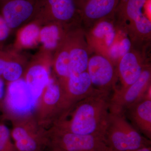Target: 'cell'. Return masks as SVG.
Segmentation results:
<instances>
[{"label": "cell", "instance_id": "cell-18", "mask_svg": "<svg viewBox=\"0 0 151 151\" xmlns=\"http://www.w3.org/2000/svg\"><path fill=\"white\" fill-rule=\"evenodd\" d=\"M52 12L58 22L64 25L75 22L81 24V20L74 0H48Z\"/></svg>", "mask_w": 151, "mask_h": 151}, {"label": "cell", "instance_id": "cell-6", "mask_svg": "<svg viewBox=\"0 0 151 151\" xmlns=\"http://www.w3.org/2000/svg\"><path fill=\"white\" fill-rule=\"evenodd\" d=\"M49 147L64 151H108L104 137L78 134L50 127L47 129Z\"/></svg>", "mask_w": 151, "mask_h": 151}, {"label": "cell", "instance_id": "cell-11", "mask_svg": "<svg viewBox=\"0 0 151 151\" xmlns=\"http://www.w3.org/2000/svg\"><path fill=\"white\" fill-rule=\"evenodd\" d=\"M85 31L87 42L92 53L108 56L119 32L114 16L100 20Z\"/></svg>", "mask_w": 151, "mask_h": 151}, {"label": "cell", "instance_id": "cell-24", "mask_svg": "<svg viewBox=\"0 0 151 151\" xmlns=\"http://www.w3.org/2000/svg\"><path fill=\"white\" fill-rule=\"evenodd\" d=\"M9 28L3 17H0V42L5 40L8 36Z\"/></svg>", "mask_w": 151, "mask_h": 151}, {"label": "cell", "instance_id": "cell-25", "mask_svg": "<svg viewBox=\"0 0 151 151\" xmlns=\"http://www.w3.org/2000/svg\"><path fill=\"white\" fill-rule=\"evenodd\" d=\"M5 92L6 88L4 81L1 77H0V111L1 108L3 100L4 98Z\"/></svg>", "mask_w": 151, "mask_h": 151}, {"label": "cell", "instance_id": "cell-26", "mask_svg": "<svg viewBox=\"0 0 151 151\" xmlns=\"http://www.w3.org/2000/svg\"><path fill=\"white\" fill-rule=\"evenodd\" d=\"M7 60L8 59L5 57L0 55V77L1 78Z\"/></svg>", "mask_w": 151, "mask_h": 151}, {"label": "cell", "instance_id": "cell-17", "mask_svg": "<svg viewBox=\"0 0 151 151\" xmlns=\"http://www.w3.org/2000/svg\"><path fill=\"white\" fill-rule=\"evenodd\" d=\"M32 5L25 0H15L3 8V18L10 29L16 28L26 20L32 14Z\"/></svg>", "mask_w": 151, "mask_h": 151}, {"label": "cell", "instance_id": "cell-28", "mask_svg": "<svg viewBox=\"0 0 151 151\" xmlns=\"http://www.w3.org/2000/svg\"><path fill=\"white\" fill-rule=\"evenodd\" d=\"M51 151H64L62 150H60V149L54 148H50Z\"/></svg>", "mask_w": 151, "mask_h": 151}, {"label": "cell", "instance_id": "cell-13", "mask_svg": "<svg viewBox=\"0 0 151 151\" xmlns=\"http://www.w3.org/2000/svg\"><path fill=\"white\" fill-rule=\"evenodd\" d=\"M150 64L147 60L145 52L131 47L116 63L119 81L121 82L119 89L127 88L140 77L143 70Z\"/></svg>", "mask_w": 151, "mask_h": 151}, {"label": "cell", "instance_id": "cell-29", "mask_svg": "<svg viewBox=\"0 0 151 151\" xmlns=\"http://www.w3.org/2000/svg\"><path fill=\"white\" fill-rule=\"evenodd\" d=\"M108 151H110V150H108Z\"/></svg>", "mask_w": 151, "mask_h": 151}, {"label": "cell", "instance_id": "cell-14", "mask_svg": "<svg viewBox=\"0 0 151 151\" xmlns=\"http://www.w3.org/2000/svg\"><path fill=\"white\" fill-rule=\"evenodd\" d=\"M81 18V26L89 29L102 19L114 16L120 0H74Z\"/></svg>", "mask_w": 151, "mask_h": 151}, {"label": "cell", "instance_id": "cell-8", "mask_svg": "<svg viewBox=\"0 0 151 151\" xmlns=\"http://www.w3.org/2000/svg\"><path fill=\"white\" fill-rule=\"evenodd\" d=\"M86 71L95 89L111 93L118 88L116 65L108 56L94 53L89 58Z\"/></svg>", "mask_w": 151, "mask_h": 151}, {"label": "cell", "instance_id": "cell-9", "mask_svg": "<svg viewBox=\"0 0 151 151\" xmlns=\"http://www.w3.org/2000/svg\"><path fill=\"white\" fill-rule=\"evenodd\" d=\"M151 86L150 64L147 65L140 77L126 89H117L110 99V111L124 113L128 108L145 97Z\"/></svg>", "mask_w": 151, "mask_h": 151}, {"label": "cell", "instance_id": "cell-23", "mask_svg": "<svg viewBox=\"0 0 151 151\" xmlns=\"http://www.w3.org/2000/svg\"><path fill=\"white\" fill-rule=\"evenodd\" d=\"M0 151H17L11 137V131L0 122Z\"/></svg>", "mask_w": 151, "mask_h": 151}, {"label": "cell", "instance_id": "cell-1", "mask_svg": "<svg viewBox=\"0 0 151 151\" xmlns=\"http://www.w3.org/2000/svg\"><path fill=\"white\" fill-rule=\"evenodd\" d=\"M110 94L97 90L76 103L50 127L78 134L104 137L110 114Z\"/></svg>", "mask_w": 151, "mask_h": 151}, {"label": "cell", "instance_id": "cell-12", "mask_svg": "<svg viewBox=\"0 0 151 151\" xmlns=\"http://www.w3.org/2000/svg\"><path fill=\"white\" fill-rule=\"evenodd\" d=\"M66 40L72 73L86 71L89 58L92 52L87 42L84 28L79 25L73 30L68 32Z\"/></svg>", "mask_w": 151, "mask_h": 151}, {"label": "cell", "instance_id": "cell-19", "mask_svg": "<svg viewBox=\"0 0 151 151\" xmlns=\"http://www.w3.org/2000/svg\"><path fill=\"white\" fill-rule=\"evenodd\" d=\"M63 25H64L59 23L49 25L40 29V41L45 48L53 50L61 46L68 33L63 30Z\"/></svg>", "mask_w": 151, "mask_h": 151}, {"label": "cell", "instance_id": "cell-10", "mask_svg": "<svg viewBox=\"0 0 151 151\" xmlns=\"http://www.w3.org/2000/svg\"><path fill=\"white\" fill-rule=\"evenodd\" d=\"M58 81L61 89L62 115L98 90L93 86L86 71L72 73L67 78L58 79Z\"/></svg>", "mask_w": 151, "mask_h": 151}, {"label": "cell", "instance_id": "cell-16", "mask_svg": "<svg viewBox=\"0 0 151 151\" xmlns=\"http://www.w3.org/2000/svg\"><path fill=\"white\" fill-rule=\"evenodd\" d=\"M51 78L50 65L38 63L27 69L23 78L34 97L38 99Z\"/></svg>", "mask_w": 151, "mask_h": 151}, {"label": "cell", "instance_id": "cell-5", "mask_svg": "<svg viewBox=\"0 0 151 151\" xmlns=\"http://www.w3.org/2000/svg\"><path fill=\"white\" fill-rule=\"evenodd\" d=\"M11 137L17 151H42L49 147L47 129L38 124L34 115L11 121Z\"/></svg>", "mask_w": 151, "mask_h": 151}, {"label": "cell", "instance_id": "cell-4", "mask_svg": "<svg viewBox=\"0 0 151 151\" xmlns=\"http://www.w3.org/2000/svg\"><path fill=\"white\" fill-rule=\"evenodd\" d=\"M38 99L34 97L23 78L9 82L1 110L3 119L11 122L34 115Z\"/></svg>", "mask_w": 151, "mask_h": 151}, {"label": "cell", "instance_id": "cell-2", "mask_svg": "<svg viewBox=\"0 0 151 151\" xmlns=\"http://www.w3.org/2000/svg\"><path fill=\"white\" fill-rule=\"evenodd\" d=\"M151 0H120L114 14L115 24L125 33L133 48L144 51L150 43Z\"/></svg>", "mask_w": 151, "mask_h": 151}, {"label": "cell", "instance_id": "cell-22", "mask_svg": "<svg viewBox=\"0 0 151 151\" xmlns=\"http://www.w3.org/2000/svg\"><path fill=\"white\" fill-rule=\"evenodd\" d=\"M24 70L20 63L8 59L2 78L8 83L13 82L22 78Z\"/></svg>", "mask_w": 151, "mask_h": 151}, {"label": "cell", "instance_id": "cell-15", "mask_svg": "<svg viewBox=\"0 0 151 151\" xmlns=\"http://www.w3.org/2000/svg\"><path fill=\"white\" fill-rule=\"evenodd\" d=\"M132 125L145 137L151 139V100L143 98L124 112Z\"/></svg>", "mask_w": 151, "mask_h": 151}, {"label": "cell", "instance_id": "cell-21", "mask_svg": "<svg viewBox=\"0 0 151 151\" xmlns=\"http://www.w3.org/2000/svg\"><path fill=\"white\" fill-rule=\"evenodd\" d=\"M40 29L35 24H30L25 27L19 33V42L22 46L29 47L34 46L40 40Z\"/></svg>", "mask_w": 151, "mask_h": 151}, {"label": "cell", "instance_id": "cell-3", "mask_svg": "<svg viewBox=\"0 0 151 151\" xmlns=\"http://www.w3.org/2000/svg\"><path fill=\"white\" fill-rule=\"evenodd\" d=\"M104 139L112 151H129L151 146L150 140L130 124L123 113L110 111Z\"/></svg>", "mask_w": 151, "mask_h": 151}, {"label": "cell", "instance_id": "cell-7", "mask_svg": "<svg viewBox=\"0 0 151 151\" xmlns=\"http://www.w3.org/2000/svg\"><path fill=\"white\" fill-rule=\"evenodd\" d=\"M62 113L60 86L58 81L51 77L39 98L34 116L40 127L48 129Z\"/></svg>", "mask_w": 151, "mask_h": 151}, {"label": "cell", "instance_id": "cell-20", "mask_svg": "<svg viewBox=\"0 0 151 151\" xmlns=\"http://www.w3.org/2000/svg\"><path fill=\"white\" fill-rule=\"evenodd\" d=\"M53 68L58 79L67 78L72 74L66 37L64 42L59 47V50L53 63Z\"/></svg>", "mask_w": 151, "mask_h": 151}, {"label": "cell", "instance_id": "cell-27", "mask_svg": "<svg viewBox=\"0 0 151 151\" xmlns=\"http://www.w3.org/2000/svg\"><path fill=\"white\" fill-rule=\"evenodd\" d=\"M110 151H112L111 150H110ZM129 151H151V146L150 147H145Z\"/></svg>", "mask_w": 151, "mask_h": 151}]
</instances>
